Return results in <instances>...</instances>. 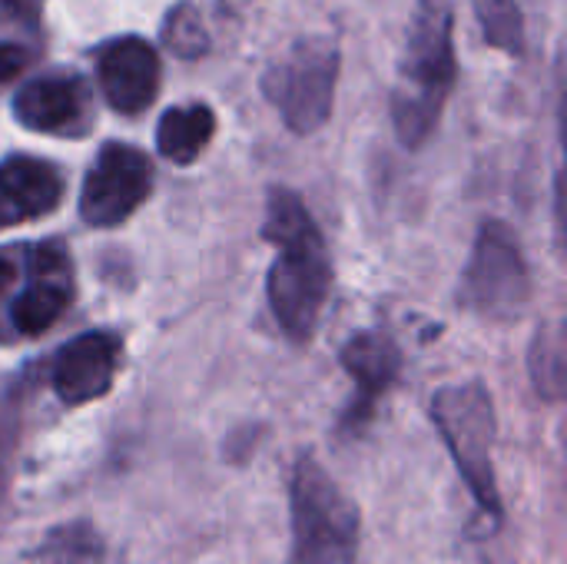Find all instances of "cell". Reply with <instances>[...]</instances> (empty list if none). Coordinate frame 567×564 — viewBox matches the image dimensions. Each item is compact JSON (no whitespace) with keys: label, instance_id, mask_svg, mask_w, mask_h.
<instances>
[{"label":"cell","instance_id":"obj_19","mask_svg":"<svg viewBox=\"0 0 567 564\" xmlns=\"http://www.w3.org/2000/svg\"><path fill=\"white\" fill-rule=\"evenodd\" d=\"M20 276V249H0V319L10 299V289L17 286Z\"/></svg>","mask_w":567,"mask_h":564},{"label":"cell","instance_id":"obj_4","mask_svg":"<svg viewBox=\"0 0 567 564\" xmlns=\"http://www.w3.org/2000/svg\"><path fill=\"white\" fill-rule=\"evenodd\" d=\"M355 562H359V509L312 455H302L292 472L289 564Z\"/></svg>","mask_w":567,"mask_h":564},{"label":"cell","instance_id":"obj_13","mask_svg":"<svg viewBox=\"0 0 567 564\" xmlns=\"http://www.w3.org/2000/svg\"><path fill=\"white\" fill-rule=\"evenodd\" d=\"M66 193L63 170L43 156L10 153L0 160V229L50 216Z\"/></svg>","mask_w":567,"mask_h":564},{"label":"cell","instance_id":"obj_7","mask_svg":"<svg viewBox=\"0 0 567 564\" xmlns=\"http://www.w3.org/2000/svg\"><path fill=\"white\" fill-rule=\"evenodd\" d=\"M73 299V263L60 239H43L20 246L17 293L7 299L3 322L7 332L20 339L43 336Z\"/></svg>","mask_w":567,"mask_h":564},{"label":"cell","instance_id":"obj_2","mask_svg":"<svg viewBox=\"0 0 567 564\" xmlns=\"http://www.w3.org/2000/svg\"><path fill=\"white\" fill-rule=\"evenodd\" d=\"M458 83L452 0H415L392 86V126L405 150H422Z\"/></svg>","mask_w":567,"mask_h":564},{"label":"cell","instance_id":"obj_3","mask_svg":"<svg viewBox=\"0 0 567 564\" xmlns=\"http://www.w3.org/2000/svg\"><path fill=\"white\" fill-rule=\"evenodd\" d=\"M432 422L442 432V442L449 445L455 469L468 492L475 495L478 509L498 525L502 522V495L495 482L492 465V445H495V402L485 382H455L442 386L429 402Z\"/></svg>","mask_w":567,"mask_h":564},{"label":"cell","instance_id":"obj_20","mask_svg":"<svg viewBox=\"0 0 567 564\" xmlns=\"http://www.w3.org/2000/svg\"><path fill=\"white\" fill-rule=\"evenodd\" d=\"M30 50L27 47H20V43H3L0 40V83H7V80H13L27 63H30Z\"/></svg>","mask_w":567,"mask_h":564},{"label":"cell","instance_id":"obj_6","mask_svg":"<svg viewBox=\"0 0 567 564\" xmlns=\"http://www.w3.org/2000/svg\"><path fill=\"white\" fill-rule=\"evenodd\" d=\"M528 299L532 273L518 233L502 219H485L458 283V306L482 319L505 322L522 316L528 309Z\"/></svg>","mask_w":567,"mask_h":564},{"label":"cell","instance_id":"obj_14","mask_svg":"<svg viewBox=\"0 0 567 564\" xmlns=\"http://www.w3.org/2000/svg\"><path fill=\"white\" fill-rule=\"evenodd\" d=\"M213 136H216V113L209 103L199 100L169 106L156 123V150L163 160L176 166L196 163L213 143Z\"/></svg>","mask_w":567,"mask_h":564},{"label":"cell","instance_id":"obj_11","mask_svg":"<svg viewBox=\"0 0 567 564\" xmlns=\"http://www.w3.org/2000/svg\"><path fill=\"white\" fill-rule=\"evenodd\" d=\"M339 362H342L346 376L355 386V396H352V406H349V412L342 419V429L346 432H362L372 422L379 399L399 382L402 349L389 332L365 329V332H355V336L346 339V346L339 352Z\"/></svg>","mask_w":567,"mask_h":564},{"label":"cell","instance_id":"obj_1","mask_svg":"<svg viewBox=\"0 0 567 564\" xmlns=\"http://www.w3.org/2000/svg\"><path fill=\"white\" fill-rule=\"evenodd\" d=\"M262 239L276 249L266 279L269 309L286 339L302 346L316 336L332 289V259L322 229L299 193L289 186H272L266 196Z\"/></svg>","mask_w":567,"mask_h":564},{"label":"cell","instance_id":"obj_12","mask_svg":"<svg viewBox=\"0 0 567 564\" xmlns=\"http://www.w3.org/2000/svg\"><path fill=\"white\" fill-rule=\"evenodd\" d=\"M116 366H120V339L113 332L106 329L80 332L70 342H63L53 359L50 369L53 396L66 406L96 402L113 389Z\"/></svg>","mask_w":567,"mask_h":564},{"label":"cell","instance_id":"obj_21","mask_svg":"<svg viewBox=\"0 0 567 564\" xmlns=\"http://www.w3.org/2000/svg\"><path fill=\"white\" fill-rule=\"evenodd\" d=\"M0 20H17L33 30L40 23V7L37 0H0Z\"/></svg>","mask_w":567,"mask_h":564},{"label":"cell","instance_id":"obj_17","mask_svg":"<svg viewBox=\"0 0 567 564\" xmlns=\"http://www.w3.org/2000/svg\"><path fill=\"white\" fill-rule=\"evenodd\" d=\"M532 379L535 389L558 402L565 396V332L561 326H542L532 342Z\"/></svg>","mask_w":567,"mask_h":564},{"label":"cell","instance_id":"obj_10","mask_svg":"<svg viewBox=\"0 0 567 564\" xmlns=\"http://www.w3.org/2000/svg\"><path fill=\"white\" fill-rule=\"evenodd\" d=\"M93 63H96V80L110 110L123 116H136L150 110L153 100L159 96L163 60H159V50L146 37H136V33L113 37L93 50Z\"/></svg>","mask_w":567,"mask_h":564},{"label":"cell","instance_id":"obj_9","mask_svg":"<svg viewBox=\"0 0 567 564\" xmlns=\"http://www.w3.org/2000/svg\"><path fill=\"white\" fill-rule=\"evenodd\" d=\"M10 113L30 133L80 140L93 126L90 80L76 70H43L17 86Z\"/></svg>","mask_w":567,"mask_h":564},{"label":"cell","instance_id":"obj_8","mask_svg":"<svg viewBox=\"0 0 567 564\" xmlns=\"http://www.w3.org/2000/svg\"><path fill=\"white\" fill-rule=\"evenodd\" d=\"M153 163L133 143H103L90 163L80 189V219L93 229H113L126 223L153 189Z\"/></svg>","mask_w":567,"mask_h":564},{"label":"cell","instance_id":"obj_16","mask_svg":"<svg viewBox=\"0 0 567 564\" xmlns=\"http://www.w3.org/2000/svg\"><path fill=\"white\" fill-rule=\"evenodd\" d=\"M159 37H163V47L179 60H203L213 50L209 27H206L203 13L196 10V3H189V0H179L166 10Z\"/></svg>","mask_w":567,"mask_h":564},{"label":"cell","instance_id":"obj_15","mask_svg":"<svg viewBox=\"0 0 567 564\" xmlns=\"http://www.w3.org/2000/svg\"><path fill=\"white\" fill-rule=\"evenodd\" d=\"M482 37L488 47L508 53V57H525L528 50V30L518 0H472Z\"/></svg>","mask_w":567,"mask_h":564},{"label":"cell","instance_id":"obj_5","mask_svg":"<svg viewBox=\"0 0 567 564\" xmlns=\"http://www.w3.org/2000/svg\"><path fill=\"white\" fill-rule=\"evenodd\" d=\"M339 66V43L332 37L312 33L299 37L279 60H272L259 86L296 136H312L332 116Z\"/></svg>","mask_w":567,"mask_h":564},{"label":"cell","instance_id":"obj_18","mask_svg":"<svg viewBox=\"0 0 567 564\" xmlns=\"http://www.w3.org/2000/svg\"><path fill=\"white\" fill-rule=\"evenodd\" d=\"M43 558L47 564H100V539L86 522L63 525L50 535Z\"/></svg>","mask_w":567,"mask_h":564}]
</instances>
